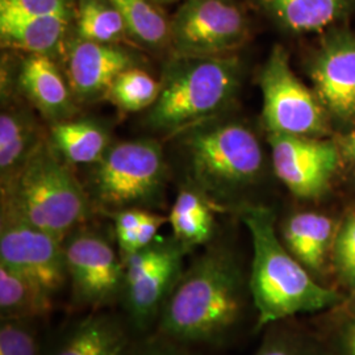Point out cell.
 Returning a JSON list of instances; mask_svg holds the SVG:
<instances>
[{
  "mask_svg": "<svg viewBox=\"0 0 355 355\" xmlns=\"http://www.w3.org/2000/svg\"><path fill=\"white\" fill-rule=\"evenodd\" d=\"M158 1H164V3H171V1H177V0H158Z\"/></svg>",
  "mask_w": 355,
  "mask_h": 355,
  "instance_id": "cell-35",
  "label": "cell"
},
{
  "mask_svg": "<svg viewBox=\"0 0 355 355\" xmlns=\"http://www.w3.org/2000/svg\"><path fill=\"white\" fill-rule=\"evenodd\" d=\"M253 242L249 292L258 313V327L328 309L341 296L313 279L308 268L280 242L274 212L250 205L241 215Z\"/></svg>",
  "mask_w": 355,
  "mask_h": 355,
  "instance_id": "cell-2",
  "label": "cell"
},
{
  "mask_svg": "<svg viewBox=\"0 0 355 355\" xmlns=\"http://www.w3.org/2000/svg\"><path fill=\"white\" fill-rule=\"evenodd\" d=\"M346 349L349 355H355V320L349 325L346 331Z\"/></svg>",
  "mask_w": 355,
  "mask_h": 355,
  "instance_id": "cell-34",
  "label": "cell"
},
{
  "mask_svg": "<svg viewBox=\"0 0 355 355\" xmlns=\"http://www.w3.org/2000/svg\"><path fill=\"white\" fill-rule=\"evenodd\" d=\"M277 177L300 199H315L328 189L340 165V148L305 136L270 133Z\"/></svg>",
  "mask_w": 355,
  "mask_h": 355,
  "instance_id": "cell-12",
  "label": "cell"
},
{
  "mask_svg": "<svg viewBox=\"0 0 355 355\" xmlns=\"http://www.w3.org/2000/svg\"><path fill=\"white\" fill-rule=\"evenodd\" d=\"M280 21L297 32L322 29L343 11L345 0H267Z\"/></svg>",
  "mask_w": 355,
  "mask_h": 355,
  "instance_id": "cell-22",
  "label": "cell"
},
{
  "mask_svg": "<svg viewBox=\"0 0 355 355\" xmlns=\"http://www.w3.org/2000/svg\"><path fill=\"white\" fill-rule=\"evenodd\" d=\"M0 263L37 280L57 295L67 283L64 241L3 207Z\"/></svg>",
  "mask_w": 355,
  "mask_h": 355,
  "instance_id": "cell-11",
  "label": "cell"
},
{
  "mask_svg": "<svg viewBox=\"0 0 355 355\" xmlns=\"http://www.w3.org/2000/svg\"><path fill=\"white\" fill-rule=\"evenodd\" d=\"M316 95L338 119L355 116V38L334 35L324 44L311 69Z\"/></svg>",
  "mask_w": 355,
  "mask_h": 355,
  "instance_id": "cell-13",
  "label": "cell"
},
{
  "mask_svg": "<svg viewBox=\"0 0 355 355\" xmlns=\"http://www.w3.org/2000/svg\"><path fill=\"white\" fill-rule=\"evenodd\" d=\"M165 223H168V218L158 214H153L146 211L141 221L140 227L137 228V248L139 250L150 246L154 239L158 234V230L162 228Z\"/></svg>",
  "mask_w": 355,
  "mask_h": 355,
  "instance_id": "cell-31",
  "label": "cell"
},
{
  "mask_svg": "<svg viewBox=\"0 0 355 355\" xmlns=\"http://www.w3.org/2000/svg\"><path fill=\"white\" fill-rule=\"evenodd\" d=\"M187 148L195 175L211 190L246 183L262 167L259 142L249 129L237 124L195 129Z\"/></svg>",
  "mask_w": 355,
  "mask_h": 355,
  "instance_id": "cell-6",
  "label": "cell"
},
{
  "mask_svg": "<svg viewBox=\"0 0 355 355\" xmlns=\"http://www.w3.org/2000/svg\"><path fill=\"white\" fill-rule=\"evenodd\" d=\"M153 105L149 123L175 132L217 114L232 99L239 83V64L230 57H180Z\"/></svg>",
  "mask_w": 355,
  "mask_h": 355,
  "instance_id": "cell-4",
  "label": "cell"
},
{
  "mask_svg": "<svg viewBox=\"0 0 355 355\" xmlns=\"http://www.w3.org/2000/svg\"><path fill=\"white\" fill-rule=\"evenodd\" d=\"M20 85L44 114L54 119L69 114L70 91L51 57L29 54L20 70Z\"/></svg>",
  "mask_w": 355,
  "mask_h": 355,
  "instance_id": "cell-16",
  "label": "cell"
},
{
  "mask_svg": "<svg viewBox=\"0 0 355 355\" xmlns=\"http://www.w3.org/2000/svg\"><path fill=\"white\" fill-rule=\"evenodd\" d=\"M133 67V57L114 44L78 40L69 54L70 87L80 99L105 95L114 79Z\"/></svg>",
  "mask_w": 355,
  "mask_h": 355,
  "instance_id": "cell-14",
  "label": "cell"
},
{
  "mask_svg": "<svg viewBox=\"0 0 355 355\" xmlns=\"http://www.w3.org/2000/svg\"><path fill=\"white\" fill-rule=\"evenodd\" d=\"M159 94L161 83L146 71L130 67L117 76L105 96L120 110L137 112L153 107Z\"/></svg>",
  "mask_w": 355,
  "mask_h": 355,
  "instance_id": "cell-26",
  "label": "cell"
},
{
  "mask_svg": "<svg viewBox=\"0 0 355 355\" xmlns=\"http://www.w3.org/2000/svg\"><path fill=\"white\" fill-rule=\"evenodd\" d=\"M334 224L328 216L303 212L292 216L283 228V240L308 270H320L329 249Z\"/></svg>",
  "mask_w": 355,
  "mask_h": 355,
  "instance_id": "cell-19",
  "label": "cell"
},
{
  "mask_svg": "<svg viewBox=\"0 0 355 355\" xmlns=\"http://www.w3.org/2000/svg\"><path fill=\"white\" fill-rule=\"evenodd\" d=\"M133 355H199L190 345L179 343L173 338L157 334L150 340L141 343Z\"/></svg>",
  "mask_w": 355,
  "mask_h": 355,
  "instance_id": "cell-30",
  "label": "cell"
},
{
  "mask_svg": "<svg viewBox=\"0 0 355 355\" xmlns=\"http://www.w3.org/2000/svg\"><path fill=\"white\" fill-rule=\"evenodd\" d=\"M0 355H42L37 321L26 318H1Z\"/></svg>",
  "mask_w": 355,
  "mask_h": 355,
  "instance_id": "cell-27",
  "label": "cell"
},
{
  "mask_svg": "<svg viewBox=\"0 0 355 355\" xmlns=\"http://www.w3.org/2000/svg\"><path fill=\"white\" fill-rule=\"evenodd\" d=\"M263 94V123L270 133L315 136L325 133V107L292 71L288 54L275 46L259 76Z\"/></svg>",
  "mask_w": 355,
  "mask_h": 355,
  "instance_id": "cell-5",
  "label": "cell"
},
{
  "mask_svg": "<svg viewBox=\"0 0 355 355\" xmlns=\"http://www.w3.org/2000/svg\"><path fill=\"white\" fill-rule=\"evenodd\" d=\"M164 178L161 148L152 141H129L105 153L96 170L95 193L105 207L125 209L153 200Z\"/></svg>",
  "mask_w": 355,
  "mask_h": 355,
  "instance_id": "cell-8",
  "label": "cell"
},
{
  "mask_svg": "<svg viewBox=\"0 0 355 355\" xmlns=\"http://www.w3.org/2000/svg\"><path fill=\"white\" fill-rule=\"evenodd\" d=\"M167 218L175 241L184 249L207 243L212 237L214 215L195 191H180Z\"/></svg>",
  "mask_w": 355,
  "mask_h": 355,
  "instance_id": "cell-20",
  "label": "cell"
},
{
  "mask_svg": "<svg viewBox=\"0 0 355 355\" xmlns=\"http://www.w3.org/2000/svg\"><path fill=\"white\" fill-rule=\"evenodd\" d=\"M243 280L236 262L208 252L183 270L157 321L158 334L190 346L227 341L243 312Z\"/></svg>",
  "mask_w": 355,
  "mask_h": 355,
  "instance_id": "cell-1",
  "label": "cell"
},
{
  "mask_svg": "<svg viewBox=\"0 0 355 355\" xmlns=\"http://www.w3.org/2000/svg\"><path fill=\"white\" fill-rule=\"evenodd\" d=\"M54 295L37 280L0 263L1 318L42 320L51 316Z\"/></svg>",
  "mask_w": 355,
  "mask_h": 355,
  "instance_id": "cell-17",
  "label": "cell"
},
{
  "mask_svg": "<svg viewBox=\"0 0 355 355\" xmlns=\"http://www.w3.org/2000/svg\"><path fill=\"white\" fill-rule=\"evenodd\" d=\"M80 40L114 44L127 33L120 12L110 0H79L76 21Z\"/></svg>",
  "mask_w": 355,
  "mask_h": 355,
  "instance_id": "cell-25",
  "label": "cell"
},
{
  "mask_svg": "<svg viewBox=\"0 0 355 355\" xmlns=\"http://www.w3.org/2000/svg\"><path fill=\"white\" fill-rule=\"evenodd\" d=\"M67 283L73 303L79 308L101 311L120 300L124 263L102 236L78 232L64 242Z\"/></svg>",
  "mask_w": 355,
  "mask_h": 355,
  "instance_id": "cell-9",
  "label": "cell"
},
{
  "mask_svg": "<svg viewBox=\"0 0 355 355\" xmlns=\"http://www.w3.org/2000/svg\"><path fill=\"white\" fill-rule=\"evenodd\" d=\"M186 249L175 241L123 255L124 283L120 300L137 329L158 321L167 297L183 272Z\"/></svg>",
  "mask_w": 355,
  "mask_h": 355,
  "instance_id": "cell-7",
  "label": "cell"
},
{
  "mask_svg": "<svg viewBox=\"0 0 355 355\" xmlns=\"http://www.w3.org/2000/svg\"><path fill=\"white\" fill-rule=\"evenodd\" d=\"M127 333L120 320L92 311L70 325L45 355H121Z\"/></svg>",
  "mask_w": 355,
  "mask_h": 355,
  "instance_id": "cell-15",
  "label": "cell"
},
{
  "mask_svg": "<svg viewBox=\"0 0 355 355\" xmlns=\"http://www.w3.org/2000/svg\"><path fill=\"white\" fill-rule=\"evenodd\" d=\"M129 33L146 46H159L170 38V24L150 0H110Z\"/></svg>",
  "mask_w": 355,
  "mask_h": 355,
  "instance_id": "cell-23",
  "label": "cell"
},
{
  "mask_svg": "<svg viewBox=\"0 0 355 355\" xmlns=\"http://www.w3.org/2000/svg\"><path fill=\"white\" fill-rule=\"evenodd\" d=\"M69 17L0 16V36L7 44L32 55H48L62 44Z\"/></svg>",
  "mask_w": 355,
  "mask_h": 355,
  "instance_id": "cell-18",
  "label": "cell"
},
{
  "mask_svg": "<svg viewBox=\"0 0 355 355\" xmlns=\"http://www.w3.org/2000/svg\"><path fill=\"white\" fill-rule=\"evenodd\" d=\"M336 254L343 278L355 284V218L350 220L341 232Z\"/></svg>",
  "mask_w": 355,
  "mask_h": 355,
  "instance_id": "cell-29",
  "label": "cell"
},
{
  "mask_svg": "<svg viewBox=\"0 0 355 355\" xmlns=\"http://www.w3.org/2000/svg\"><path fill=\"white\" fill-rule=\"evenodd\" d=\"M0 16L69 17V10L64 0H0Z\"/></svg>",
  "mask_w": 355,
  "mask_h": 355,
  "instance_id": "cell-28",
  "label": "cell"
},
{
  "mask_svg": "<svg viewBox=\"0 0 355 355\" xmlns=\"http://www.w3.org/2000/svg\"><path fill=\"white\" fill-rule=\"evenodd\" d=\"M246 36L241 11L229 0H187L170 24L180 57H217L240 46Z\"/></svg>",
  "mask_w": 355,
  "mask_h": 355,
  "instance_id": "cell-10",
  "label": "cell"
},
{
  "mask_svg": "<svg viewBox=\"0 0 355 355\" xmlns=\"http://www.w3.org/2000/svg\"><path fill=\"white\" fill-rule=\"evenodd\" d=\"M257 355H303L299 346L290 338L277 336L268 338Z\"/></svg>",
  "mask_w": 355,
  "mask_h": 355,
  "instance_id": "cell-32",
  "label": "cell"
},
{
  "mask_svg": "<svg viewBox=\"0 0 355 355\" xmlns=\"http://www.w3.org/2000/svg\"><path fill=\"white\" fill-rule=\"evenodd\" d=\"M38 146L33 128L21 114L3 111L0 116V168L7 179L16 174Z\"/></svg>",
  "mask_w": 355,
  "mask_h": 355,
  "instance_id": "cell-24",
  "label": "cell"
},
{
  "mask_svg": "<svg viewBox=\"0 0 355 355\" xmlns=\"http://www.w3.org/2000/svg\"><path fill=\"white\" fill-rule=\"evenodd\" d=\"M3 207L62 241L89 214L85 191L46 146H38L8 180Z\"/></svg>",
  "mask_w": 355,
  "mask_h": 355,
  "instance_id": "cell-3",
  "label": "cell"
},
{
  "mask_svg": "<svg viewBox=\"0 0 355 355\" xmlns=\"http://www.w3.org/2000/svg\"><path fill=\"white\" fill-rule=\"evenodd\" d=\"M51 136L57 149L70 162L94 164L105 155L107 136L89 121H58L51 128Z\"/></svg>",
  "mask_w": 355,
  "mask_h": 355,
  "instance_id": "cell-21",
  "label": "cell"
},
{
  "mask_svg": "<svg viewBox=\"0 0 355 355\" xmlns=\"http://www.w3.org/2000/svg\"><path fill=\"white\" fill-rule=\"evenodd\" d=\"M340 152L350 159L355 161V129L340 140Z\"/></svg>",
  "mask_w": 355,
  "mask_h": 355,
  "instance_id": "cell-33",
  "label": "cell"
}]
</instances>
